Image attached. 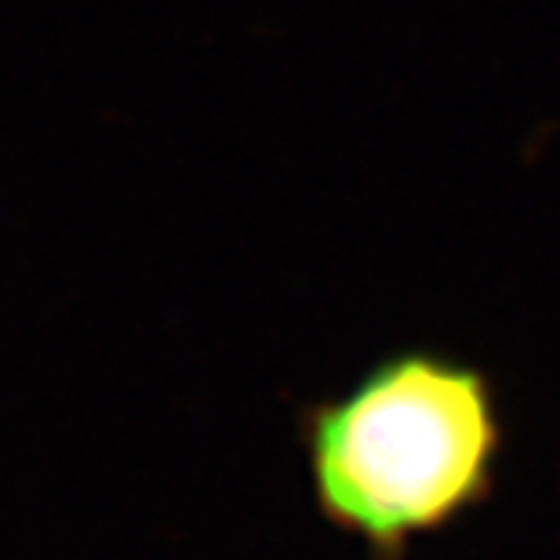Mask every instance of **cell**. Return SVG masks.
<instances>
[{
  "label": "cell",
  "mask_w": 560,
  "mask_h": 560,
  "mask_svg": "<svg viewBox=\"0 0 560 560\" xmlns=\"http://www.w3.org/2000/svg\"><path fill=\"white\" fill-rule=\"evenodd\" d=\"M488 378L433 353H400L306 422L320 513L383 560L488 499L499 458Z\"/></svg>",
  "instance_id": "6da1fadb"
}]
</instances>
